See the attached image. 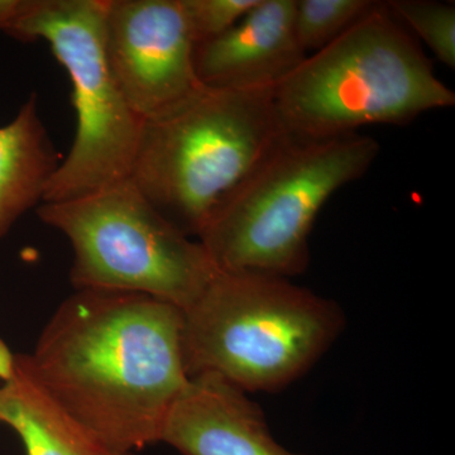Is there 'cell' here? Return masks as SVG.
<instances>
[{
	"mask_svg": "<svg viewBox=\"0 0 455 455\" xmlns=\"http://www.w3.org/2000/svg\"><path fill=\"white\" fill-rule=\"evenodd\" d=\"M161 443L182 455H307L283 448L262 409L211 373L188 379L171 407Z\"/></svg>",
	"mask_w": 455,
	"mask_h": 455,
	"instance_id": "10",
	"label": "cell"
},
{
	"mask_svg": "<svg viewBox=\"0 0 455 455\" xmlns=\"http://www.w3.org/2000/svg\"><path fill=\"white\" fill-rule=\"evenodd\" d=\"M37 212L70 242L76 290L143 293L185 311L220 271L203 244L156 211L130 179L44 203Z\"/></svg>",
	"mask_w": 455,
	"mask_h": 455,
	"instance_id": "6",
	"label": "cell"
},
{
	"mask_svg": "<svg viewBox=\"0 0 455 455\" xmlns=\"http://www.w3.org/2000/svg\"><path fill=\"white\" fill-rule=\"evenodd\" d=\"M394 17L418 36L440 62L455 68V5L435 0H391Z\"/></svg>",
	"mask_w": 455,
	"mask_h": 455,
	"instance_id": "14",
	"label": "cell"
},
{
	"mask_svg": "<svg viewBox=\"0 0 455 455\" xmlns=\"http://www.w3.org/2000/svg\"><path fill=\"white\" fill-rule=\"evenodd\" d=\"M184 314L137 292L76 290L42 331L27 366L68 414L116 451L161 443L188 385Z\"/></svg>",
	"mask_w": 455,
	"mask_h": 455,
	"instance_id": "1",
	"label": "cell"
},
{
	"mask_svg": "<svg viewBox=\"0 0 455 455\" xmlns=\"http://www.w3.org/2000/svg\"><path fill=\"white\" fill-rule=\"evenodd\" d=\"M284 132L307 139L358 133L372 124L403 125L455 106L430 60L386 3L329 46L307 56L274 90Z\"/></svg>",
	"mask_w": 455,
	"mask_h": 455,
	"instance_id": "4",
	"label": "cell"
},
{
	"mask_svg": "<svg viewBox=\"0 0 455 455\" xmlns=\"http://www.w3.org/2000/svg\"><path fill=\"white\" fill-rule=\"evenodd\" d=\"M184 314L188 377L211 373L245 392L291 385L328 352L346 316L290 278L218 271Z\"/></svg>",
	"mask_w": 455,
	"mask_h": 455,
	"instance_id": "3",
	"label": "cell"
},
{
	"mask_svg": "<svg viewBox=\"0 0 455 455\" xmlns=\"http://www.w3.org/2000/svg\"><path fill=\"white\" fill-rule=\"evenodd\" d=\"M0 423L12 427L26 455H136L110 448L59 405L27 366L12 355L0 368Z\"/></svg>",
	"mask_w": 455,
	"mask_h": 455,
	"instance_id": "11",
	"label": "cell"
},
{
	"mask_svg": "<svg viewBox=\"0 0 455 455\" xmlns=\"http://www.w3.org/2000/svg\"><path fill=\"white\" fill-rule=\"evenodd\" d=\"M372 0H296L293 27L305 53L324 49L367 16Z\"/></svg>",
	"mask_w": 455,
	"mask_h": 455,
	"instance_id": "13",
	"label": "cell"
},
{
	"mask_svg": "<svg viewBox=\"0 0 455 455\" xmlns=\"http://www.w3.org/2000/svg\"><path fill=\"white\" fill-rule=\"evenodd\" d=\"M259 3V0H181L196 44L220 37Z\"/></svg>",
	"mask_w": 455,
	"mask_h": 455,
	"instance_id": "15",
	"label": "cell"
},
{
	"mask_svg": "<svg viewBox=\"0 0 455 455\" xmlns=\"http://www.w3.org/2000/svg\"><path fill=\"white\" fill-rule=\"evenodd\" d=\"M103 29L114 77L142 121L163 118L204 88L181 0H104Z\"/></svg>",
	"mask_w": 455,
	"mask_h": 455,
	"instance_id": "8",
	"label": "cell"
},
{
	"mask_svg": "<svg viewBox=\"0 0 455 455\" xmlns=\"http://www.w3.org/2000/svg\"><path fill=\"white\" fill-rule=\"evenodd\" d=\"M22 4L23 0H0V29L2 31H5V28L16 20Z\"/></svg>",
	"mask_w": 455,
	"mask_h": 455,
	"instance_id": "16",
	"label": "cell"
},
{
	"mask_svg": "<svg viewBox=\"0 0 455 455\" xmlns=\"http://www.w3.org/2000/svg\"><path fill=\"white\" fill-rule=\"evenodd\" d=\"M284 133L274 90L204 86L178 109L143 123L130 180L156 211L197 238Z\"/></svg>",
	"mask_w": 455,
	"mask_h": 455,
	"instance_id": "5",
	"label": "cell"
},
{
	"mask_svg": "<svg viewBox=\"0 0 455 455\" xmlns=\"http://www.w3.org/2000/svg\"><path fill=\"white\" fill-rule=\"evenodd\" d=\"M296 0H259L220 37L196 44L194 64L205 88L275 90L307 59L293 27Z\"/></svg>",
	"mask_w": 455,
	"mask_h": 455,
	"instance_id": "9",
	"label": "cell"
},
{
	"mask_svg": "<svg viewBox=\"0 0 455 455\" xmlns=\"http://www.w3.org/2000/svg\"><path fill=\"white\" fill-rule=\"evenodd\" d=\"M359 133L307 139L284 133L214 209L200 230L215 267L291 278L309 266V238L323 206L379 157Z\"/></svg>",
	"mask_w": 455,
	"mask_h": 455,
	"instance_id": "2",
	"label": "cell"
},
{
	"mask_svg": "<svg viewBox=\"0 0 455 455\" xmlns=\"http://www.w3.org/2000/svg\"><path fill=\"white\" fill-rule=\"evenodd\" d=\"M60 157L38 116L35 95L0 128V236L44 200Z\"/></svg>",
	"mask_w": 455,
	"mask_h": 455,
	"instance_id": "12",
	"label": "cell"
},
{
	"mask_svg": "<svg viewBox=\"0 0 455 455\" xmlns=\"http://www.w3.org/2000/svg\"><path fill=\"white\" fill-rule=\"evenodd\" d=\"M103 17L104 0H23L4 31L18 40L46 41L73 84L76 133L44 203L77 199L130 179L145 121L114 77Z\"/></svg>",
	"mask_w": 455,
	"mask_h": 455,
	"instance_id": "7",
	"label": "cell"
}]
</instances>
